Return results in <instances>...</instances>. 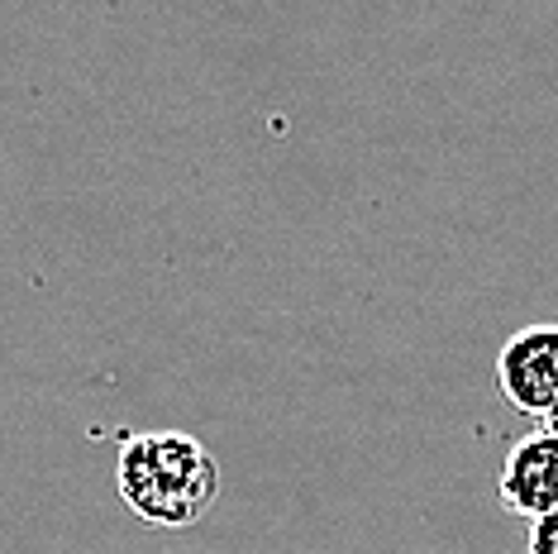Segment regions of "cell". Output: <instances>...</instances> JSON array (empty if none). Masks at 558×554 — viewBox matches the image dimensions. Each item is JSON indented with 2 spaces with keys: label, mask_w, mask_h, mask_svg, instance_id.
<instances>
[{
  "label": "cell",
  "mask_w": 558,
  "mask_h": 554,
  "mask_svg": "<svg viewBox=\"0 0 558 554\" xmlns=\"http://www.w3.org/2000/svg\"><path fill=\"white\" fill-rule=\"evenodd\" d=\"M116 483L138 521L186 531L220 497V463L186 431H144L120 445Z\"/></svg>",
  "instance_id": "cell-1"
},
{
  "label": "cell",
  "mask_w": 558,
  "mask_h": 554,
  "mask_svg": "<svg viewBox=\"0 0 558 554\" xmlns=\"http://www.w3.org/2000/svg\"><path fill=\"white\" fill-rule=\"evenodd\" d=\"M497 387L515 411L549 416L558 411V325H525L501 345Z\"/></svg>",
  "instance_id": "cell-2"
},
{
  "label": "cell",
  "mask_w": 558,
  "mask_h": 554,
  "mask_svg": "<svg viewBox=\"0 0 558 554\" xmlns=\"http://www.w3.org/2000/svg\"><path fill=\"white\" fill-rule=\"evenodd\" d=\"M497 497L506 511L530 526L558 516V439L549 431L525 435L511 445V455L501 463Z\"/></svg>",
  "instance_id": "cell-3"
},
{
  "label": "cell",
  "mask_w": 558,
  "mask_h": 554,
  "mask_svg": "<svg viewBox=\"0 0 558 554\" xmlns=\"http://www.w3.org/2000/svg\"><path fill=\"white\" fill-rule=\"evenodd\" d=\"M525 554H558V516L549 521H535L525 535Z\"/></svg>",
  "instance_id": "cell-4"
},
{
  "label": "cell",
  "mask_w": 558,
  "mask_h": 554,
  "mask_svg": "<svg viewBox=\"0 0 558 554\" xmlns=\"http://www.w3.org/2000/svg\"><path fill=\"white\" fill-rule=\"evenodd\" d=\"M544 431H549V435H554V439H558V411H554V416H549V421H544Z\"/></svg>",
  "instance_id": "cell-5"
}]
</instances>
